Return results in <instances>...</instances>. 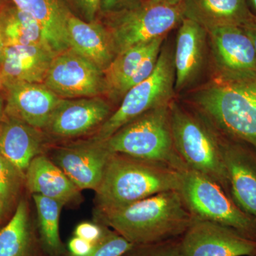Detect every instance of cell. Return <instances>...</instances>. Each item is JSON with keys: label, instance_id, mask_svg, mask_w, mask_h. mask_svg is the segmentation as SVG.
Here are the masks:
<instances>
[{"label": "cell", "instance_id": "7402d4cb", "mask_svg": "<svg viewBox=\"0 0 256 256\" xmlns=\"http://www.w3.org/2000/svg\"><path fill=\"white\" fill-rule=\"evenodd\" d=\"M14 4L36 20L50 48L60 54L70 48L68 22L72 14L64 0H12Z\"/></svg>", "mask_w": 256, "mask_h": 256}, {"label": "cell", "instance_id": "cb8c5ba5", "mask_svg": "<svg viewBox=\"0 0 256 256\" xmlns=\"http://www.w3.org/2000/svg\"><path fill=\"white\" fill-rule=\"evenodd\" d=\"M0 30L6 47L36 45L52 50L40 24L15 4H6L0 11Z\"/></svg>", "mask_w": 256, "mask_h": 256}, {"label": "cell", "instance_id": "60d3db41", "mask_svg": "<svg viewBox=\"0 0 256 256\" xmlns=\"http://www.w3.org/2000/svg\"><path fill=\"white\" fill-rule=\"evenodd\" d=\"M5 4H5L4 0H0V11L4 8Z\"/></svg>", "mask_w": 256, "mask_h": 256}, {"label": "cell", "instance_id": "74e56055", "mask_svg": "<svg viewBox=\"0 0 256 256\" xmlns=\"http://www.w3.org/2000/svg\"><path fill=\"white\" fill-rule=\"evenodd\" d=\"M4 99L0 94V118L2 117L3 114H4Z\"/></svg>", "mask_w": 256, "mask_h": 256}, {"label": "cell", "instance_id": "7a4b0ae2", "mask_svg": "<svg viewBox=\"0 0 256 256\" xmlns=\"http://www.w3.org/2000/svg\"><path fill=\"white\" fill-rule=\"evenodd\" d=\"M98 216L134 246L171 240L184 234L194 220L178 191L162 192L120 208L99 210Z\"/></svg>", "mask_w": 256, "mask_h": 256}, {"label": "cell", "instance_id": "4316f807", "mask_svg": "<svg viewBox=\"0 0 256 256\" xmlns=\"http://www.w3.org/2000/svg\"><path fill=\"white\" fill-rule=\"evenodd\" d=\"M24 181L25 175L0 156V200L6 208L16 200Z\"/></svg>", "mask_w": 256, "mask_h": 256}, {"label": "cell", "instance_id": "f1b7e54d", "mask_svg": "<svg viewBox=\"0 0 256 256\" xmlns=\"http://www.w3.org/2000/svg\"><path fill=\"white\" fill-rule=\"evenodd\" d=\"M178 242L172 240L150 244L136 246L124 256H178Z\"/></svg>", "mask_w": 256, "mask_h": 256}, {"label": "cell", "instance_id": "7c38bea8", "mask_svg": "<svg viewBox=\"0 0 256 256\" xmlns=\"http://www.w3.org/2000/svg\"><path fill=\"white\" fill-rule=\"evenodd\" d=\"M112 153L104 142L90 138L58 148L54 152L52 161L79 190H96Z\"/></svg>", "mask_w": 256, "mask_h": 256}, {"label": "cell", "instance_id": "52a82bcc", "mask_svg": "<svg viewBox=\"0 0 256 256\" xmlns=\"http://www.w3.org/2000/svg\"><path fill=\"white\" fill-rule=\"evenodd\" d=\"M174 48L163 45L152 74L130 89L114 110L92 138L98 141L108 139L120 128L148 111L169 105L174 100Z\"/></svg>", "mask_w": 256, "mask_h": 256}, {"label": "cell", "instance_id": "6da1fadb", "mask_svg": "<svg viewBox=\"0 0 256 256\" xmlns=\"http://www.w3.org/2000/svg\"><path fill=\"white\" fill-rule=\"evenodd\" d=\"M188 98L193 110L220 134L256 150V78H210Z\"/></svg>", "mask_w": 256, "mask_h": 256}, {"label": "cell", "instance_id": "e575fe53", "mask_svg": "<svg viewBox=\"0 0 256 256\" xmlns=\"http://www.w3.org/2000/svg\"><path fill=\"white\" fill-rule=\"evenodd\" d=\"M248 6L252 14L256 18V0H246Z\"/></svg>", "mask_w": 256, "mask_h": 256}, {"label": "cell", "instance_id": "603a6c76", "mask_svg": "<svg viewBox=\"0 0 256 256\" xmlns=\"http://www.w3.org/2000/svg\"><path fill=\"white\" fill-rule=\"evenodd\" d=\"M166 36L130 47L116 55L104 70L106 95L114 100H122V92L130 78L134 74L142 60L158 46H162Z\"/></svg>", "mask_w": 256, "mask_h": 256}, {"label": "cell", "instance_id": "d6a6232c", "mask_svg": "<svg viewBox=\"0 0 256 256\" xmlns=\"http://www.w3.org/2000/svg\"><path fill=\"white\" fill-rule=\"evenodd\" d=\"M128 2V0H102L100 10L104 12L110 13L124 6Z\"/></svg>", "mask_w": 256, "mask_h": 256}, {"label": "cell", "instance_id": "d6986e66", "mask_svg": "<svg viewBox=\"0 0 256 256\" xmlns=\"http://www.w3.org/2000/svg\"><path fill=\"white\" fill-rule=\"evenodd\" d=\"M25 182L33 194L52 198L64 205L76 203L82 198L80 190L52 160L43 154L30 163L25 172Z\"/></svg>", "mask_w": 256, "mask_h": 256}, {"label": "cell", "instance_id": "836d02e7", "mask_svg": "<svg viewBox=\"0 0 256 256\" xmlns=\"http://www.w3.org/2000/svg\"><path fill=\"white\" fill-rule=\"evenodd\" d=\"M252 40L256 52V18L242 26Z\"/></svg>", "mask_w": 256, "mask_h": 256}, {"label": "cell", "instance_id": "83f0119b", "mask_svg": "<svg viewBox=\"0 0 256 256\" xmlns=\"http://www.w3.org/2000/svg\"><path fill=\"white\" fill-rule=\"evenodd\" d=\"M136 246L117 232L105 228L104 236L87 256H124Z\"/></svg>", "mask_w": 256, "mask_h": 256}, {"label": "cell", "instance_id": "484cf974", "mask_svg": "<svg viewBox=\"0 0 256 256\" xmlns=\"http://www.w3.org/2000/svg\"><path fill=\"white\" fill-rule=\"evenodd\" d=\"M38 216L41 242L50 256H60L64 248L60 235V218L63 204L40 194H33Z\"/></svg>", "mask_w": 256, "mask_h": 256}, {"label": "cell", "instance_id": "30bf717a", "mask_svg": "<svg viewBox=\"0 0 256 256\" xmlns=\"http://www.w3.org/2000/svg\"><path fill=\"white\" fill-rule=\"evenodd\" d=\"M43 84L60 98L96 97L106 94L104 70L72 48L55 56Z\"/></svg>", "mask_w": 256, "mask_h": 256}, {"label": "cell", "instance_id": "8992f818", "mask_svg": "<svg viewBox=\"0 0 256 256\" xmlns=\"http://www.w3.org/2000/svg\"><path fill=\"white\" fill-rule=\"evenodd\" d=\"M110 14L106 28L118 55L130 47L168 36L184 18V0L132 1Z\"/></svg>", "mask_w": 256, "mask_h": 256}, {"label": "cell", "instance_id": "ac0fdd59", "mask_svg": "<svg viewBox=\"0 0 256 256\" xmlns=\"http://www.w3.org/2000/svg\"><path fill=\"white\" fill-rule=\"evenodd\" d=\"M56 55L48 47L36 45L6 46L0 62L5 84L16 82L43 84Z\"/></svg>", "mask_w": 256, "mask_h": 256}, {"label": "cell", "instance_id": "9c48e42d", "mask_svg": "<svg viewBox=\"0 0 256 256\" xmlns=\"http://www.w3.org/2000/svg\"><path fill=\"white\" fill-rule=\"evenodd\" d=\"M207 33L212 78L226 80L256 78L255 47L242 26H220Z\"/></svg>", "mask_w": 256, "mask_h": 256}, {"label": "cell", "instance_id": "8fae6325", "mask_svg": "<svg viewBox=\"0 0 256 256\" xmlns=\"http://www.w3.org/2000/svg\"><path fill=\"white\" fill-rule=\"evenodd\" d=\"M178 242V256H254L256 242L238 230L194 218Z\"/></svg>", "mask_w": 256, "mask_h": 256}, {"label": "cell", "instance_id": "3957f363", "mask_svg": "<svg viewBox=\"0 0 256 256\" xmlns=\"http://www.w3.org/2000/svg\"><path fill=\"white\" fill-rule=\"evenodd\" d=\"M180 172L166 165L112 153L95 190L99 210L128 206L162 192L178 191Z\"/></svg>", "mask_w": 256, "mask_h": 256}, {"label": "cell", "instance_id": "2e32d148", "mask_svg": "<svg viewBox=\"0 0 256 256\" xmlns=\"http://www.w3.org/2000/svg\"><path fill=\"white\" fill-rule=\"evenodd\" d=\"M4 114L44 130L60 98L44 84H5Z\"/></svg>", "mask_w": 256, "mask_h": 256}, {"label": "cell", "instance_id": "f546056e", "mask_svg": "<svg viewBox=\"0 0 256 256\" xmlns=\"http://www.w3.org/2000/svg\"><path fill=\"white\" fill-rule=\"evenodd\" d=\"M105 228L97 224L84 222L78 224L74 230V236L96 244L104 236Z\"/></svg>", "mask_w": 256, "mask_h": 256}, {"label": "cell", "instance_id": "ab89813d", "mask_svg": "<svg viewBox=\"0 0 256 256\" xmlns=\"http://www.w3.org/2000/svg\"><path fill=\"white\" fill-rule=\"evenodd\" d=\"M132 1L150 2H162L174 1V0H128L127 3ZM127 3H126V4H127Z\"/></svg>", "mask_w": 256, "mask_h": 256}, {"label": "cell", "instance_id": "5b68a950", "mask_svg": "<svg viewBox=\"0 0 256 256\" xmlns=\"http://www.w3.org/2000/svg\"><path fill=\"white\" fill-rule=\"evenodd\" d=\"M170 104L138 116L102 142L111 152L181 169L185 164L174 148Z\"/></svg>", "mask_w": 256, "mask_h": 256}, {"label": "cell", "instance_id": "8d00e7d4", "mask_svg": "<svg viewBox=\"0 0 256 256\" xmlns=\"http://www.w3.org/2000/svg\"><path fill=\"white\" fill-rule=\"evenodd\" d=\"M6 210H8V208L5 206L4 204L0 200V220H2L3 217L4 216Z\"/></svg>", "mask_w": 256, "mask_h": 256}, {"label": "cell", "instance_id": "5bb4252c", "mask_svg": "<svg viewBox=\"0 0 256 256\" xmlns=\"http://www.w3.org/2000/svg\"><path fill=\"white\" fill-rule=\"evenodd\" d=\"M222 148L232 200L256 220V150L222 134Z\"/></svg>", "mask_w": 256, "mask_h": 256}, {"label": "cell", "instance_id": "ba28073f", "mask_svg": "<svg viewBox=\"0 0 256 256\" xmlns=\"http://www.w3.org/2000/svg\"><path fill=\"white\" fill-rule=\"evenodd\" d=\"M178 171V192L194 218L226 226L249 238L256 234V220L240 210L218 184L186 165Z\"/></svg>", "mask_w": 256, "mask_h": 256}, {"label": "cell", "instance_id": "f35d334b", "mask_svg": "<svg viewBox=\"0 0 256 256\" xmlns=\"http://www.w3.org/2000/svg\"><path fill=\"white\" fill-rule=\"evenodd\" d=\"M5 89V82L4 77H3L2 74L1 69H0V92L4 90Z\"/></svg>", "mask_w": 256, "mask_h": 256}, {"label": "cell", "instance_id": "277c9868", "mask_svg": "<svg viewBox=\"0 0 256 256\" xmlns=\"http://www.w3.org/2000/svg\"><path fill=\"white\" fill-rule=\"evenodd\" d=\"M170 118L175 150L184 164L218 184L228 193L222 134L201 114L174 100L170 104Z\"/></svg>", "mask_w": 256, "mask_h": 256}, {"label": "cell", "instance_id": "4fadbf2b", "mask_svg": "<svg viewBox=\"0 0 256 256\" xmlns=\"http://www.w3.org/2000/svg\"><path fill=\"white\" fill-rule=\"evenodd\" d=\"M111 114L110 104L101 96L60 98L44 130L56 138L78 137L100 127Z\"/></svg>", "mask_w": 256, "mask_h": 256}, {"label": "cell", "instance_id": "d4e9b609", "mask_svg": "<svg viewBox=\"0 0 256 256\" xmlns=\"http://www.w3.org/2000/svg\"><path fill=\"white\" fill-rule=\"evenodd\" d=\"M34 250L28 202L20 200L12 218L0 230V256H33Z\"/></svg>", "mask_w": 256, "mask_h": 256}, {"label": "cell", "instance_id": "44dd1931", "mask_svg": "<svg viewBox=\"0 0 256 256\" xmlns=\"http://www.w3.org/2000/svg\"><path fill=\"white\" fill-rule=\"evenodd\" d=\"M184 16L206 31L220 26H244L256 18L246 0H184Z\"/></svg>", "mask_w": 256, "mask_h": 256}, {"label": "cell", "instance_id": "9a60e30c", "mask_svg": "<svg viewBox=\"0 0 256 256\" xmlns=\"http://www.w3.org/2000/svg\"><path fill=\"white\" fill-rule=\"evenodd\" d=\"M175 92L194 86L208 64V33L195 22L184 18L174 48Z\"/></svg>", "mask_w": 256, "mask_h": 256}, {"label": "cell", "instance_id": "e0dca14e", "mask_svg": "<svg viewBox=\"0 0 256 256\" xmlns=\"http://www.w3.org/2000/svg\"><path fill=\"white\" fill-rule=\"evenodd\" d=\"M42 131L3 114L0 118V156L25 175L32 160L41 156L44 148Z\"/></svg>", "mask_w": 256, "mask_h": 256}, {"label": "cell", "instance_id": "ffe728a7", "mask_svg": "<svg viewBox=\"0 0 256 256\" xmlns=\"http://www.w3.org/2000/svg\"><path fill=\"white\" fill-rule=\"evenodd\" d=\"M70 48L105 70L116 56L108 30L95 21L85 22L70 15L68 22Z\"/></svg>", "mask_w": 256, "mask_h": 256}, {"label": "cell", "instance_id": "d590c367", "mask_svg": "<svg viewBox=\"0 0 256 256\" xmlns=\"http://www.w3.org/2000/svg\"><path fill=\"white\" fill-rule=\"evenodd\" d=\"M5 48H6V46H5L4 38H3L1 30H0V62H1L2 58L3 55H4Z\"/></svg>", "mask_w": 256, "mask_h": 256}, {"label": "cell", "instance_id": "4dcf8cb0", "mask_svg": "<svg viewBox=\"0 0 256 256\" xmlns=\"http://www.w3.org/2000/svg\"><path fill=\"white\" fill-rule=\"evenodd\" d=\"M95 244L75 236L68 242V250L70 256H87L92 252Z\"/></svg>", "mask_w": 256, "mask_h": 256}, {"label": "cell", "instance_id": "1f68e13d", "mask_svg": "<svg viewBox=\"0 0 256 256\" xmlns=\"http://www.w3.org/2000/svg\"><path fill=\"white\" fill-rule=\"evenodd\" d=\"M88 22L95 21L96 15L101 8L102 0H75Z\"/></svg>", "mask_w": 256, "mask_h": 256}]
</instances>
